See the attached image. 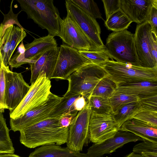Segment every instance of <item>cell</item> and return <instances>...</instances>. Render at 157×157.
<instances>
[{"instance_id":"cell-1","label":"cell","mask_w":157,"mask_h":157,"mask_svg":"<svg viewBox=\"0 0 157 157\" xmlns=\"http://www.w3.org/2000/svg\"><path fill=\"white\" fill-rule=\"evenodd\" d=\"M59 117H48L20 131V141L29 148L67 143L69 127L62 128L59 123Z\"/></svg>"},{"instance_id":"cell-2","label":"cell","mask_w":157,"mask_h":157,"mask_svg":"<svg viewBox=\"0 0 157 157\" xmlns=\"http://www.w3.org/2000/svg\"><path fill=\"white\" fill-rule=\"evenodd\" d=\"M21 11L28 18L31 19L43 29H46L53 37L59 36L63 19L52 0H16Z\"/></svg>"},{"instance_id":"cell-3","label":"cell","mask_w":157,"mask_h":157,"mask_svg":"<svg viewBox=\"0 0 157 157\" xmlns=\"http://www.w3.org/2000/svg\"><path fill=\"white\" fill-rule=\"evenodd\" d=\"M109 78L119 85L149 81H157V66L148 68L110 60L100 65Z\"/></svg>"},{"instance_id":"cell-4","label":"cell","mask_w":157,"mask_h":157,"mask_svg":"<svg viewBox=\"0 0 157 157\" xmlns=\"http://www.w3.org/2000/svg\"><path fill=\"white\" fill-rule=\"evenodd\" d=\"M105 47L111 59L120 63L140 66L134 35L127 30L113 32L110 34L106 39Z\"/></svg>"},{"instance_id":"cell-5","label":"cell","mask_w":157,"mask_h":157,"mask_svg":"<svg viewBox=\"0 0 157 157\" xmlns=\"http://www.w3.org/2000/svg\"><path fill=\"white\" fill-rule=\"evenodd\" d=\"M108 76L100 65L93 63L86 64L68 77V87L67 92L83 96L87 99L97 84Z\"/></svg>"},{"instance_id":"cell-6","label":"cell","mask_w":157,"mask_h":157,"mask_svg":"<svg viewBox=\"0 0 157 157\" xmlns=\"http://www.w3.org/2000/svg\"><path fill=\"white\" fill-rule=\"evenodd\" d=\"M51 82L41 72L33 83L27 94L19 105L10 112V118L14 119L45 103L52 94Z\"/></svg>"},{"instance_id":"cell-7","label":"cell","mask_w":157,"mask_h":157,"mask_svg":"<svg viewBox=\"0 0 157 157\" xmlns=\"http://www.w3.org/2000/svg\"><path fill=\"white\" fill-rule=\"evenodd\" d=\"M67 14L77 24L97 51L105 49L101 40V29L96 21L71 0L65 1Z\"/></svg>"},{"instance_id":"cell-8","label":"cell","mask_w":157,"mask_h":157,"mask_svg":"<svg viewBox=\"0 0 157 157\" xmlns=\"http://www.w3.org/2000/svg\"><path fill=\"white\" fill-rule=\"evenodd\" d=\"M90 110L87 103L73 118L69 127L66 143L67 147L80 152L84 146L88 145L89 140V123Z\"/></svg>"},{"instance_id":"cell-9","label":"cell","mask_w":157,"mask_h":157,"mask_svg":"<svg viewBox=\"0 0 157 157\" xmlns=\"http://www.w3.org/2000/svg\"><path fill=\"white\" fill-rule=\"evenodd\" d=\"M92 63L77 50L62 44L51 79L67 80L73 73L83 66Z\"/></svg>"},{"instance_id":"cell-10","label":"cell","mask_w":157,"mask_h":157,"mask_svg":"<svg viewBox=\"0 0 157 157\" xmlns=\"http://www.w3.org/2000/svg\"><path fill=\"white\" fill-rule=\"evenodd\" d=\"M61 97L52 93L48 100L43 105L17 118H10L11 129L15 132L48 118L50 113L60 102Z\"/></svg>"},{"instance_id":"cell-11","label":"cell","mask_w":157,"mask_h":157,"mask_svg":"<svg viewBox=\"0 0 157 157\" xmlns=\"http://www.w3.org/2000/svg\"><path fill=\"white\" fill-rule=\"evenodd\" d=\"M150 23L147 21L138 24L134 35L135 47L140 66L152 68L157 66L151 52L152 33Z\"/></svg>"},{"instance_id":"cell-12","label":"cell","mask_w":157,"mask_h":157,"mask_svg":"<svg viewBox=\"0 0 157 157\" xmlns=\"http://www.w3.org/2000/svg\"><path fill=\"white\" fill-rule=\"evenodd\" d=\"M30 88L24 79L21 73L13 72L9 67L6 74L5 105L10 112L21 103Z\"/></svg>"},{"instance_id":"cell-13","label":"cell","mask_w":157,"mask_h":157,"mask_svg":"<svg viewBox=\"0 0 157 157\" xmlns=\"http://www.w3.org/2000/svg\"><path fill=\"white\" fill-rule=\"evenodd\" d=\"M119 128L113 113L99 114L91 112L89 132V140L92 142L99 143L112 137L119 131Z\"/></svg>"},{"instance_id":"cell-14","label":"cell","mask_w":157,"mask_h":157,"mask_svg":"<svg viewBox=\"0 0 157 157\" xmlns=\"http://www.w3.org/2000/svg\"><path fill=\"white\" fill-rule=\"evenodd\" d=\"M59 37L67 45L80 51H97L77 24L67 14L63 19Z\"/></svg>"},{"instance_id":"cell-15","label":"cell","mask_w":157,"mask_h":157,"mask_svg":"<svg viewBox=\"0 0 157 157\" xmlns=\"http://www.w3.org/2000/svg\"><path fill=\"white\" fill-rule=\"evenodd\" d=\"M25 29L13 25L0 26V51L3 64L9 63L17 45L26 36Z\"/></svg>"},{"instance_id":"cell-16","label":"cell","mask_w":157,"mask_h":157,"mask_svg":"<svg viewBox=\"0 0 157 157\" xmlns=\"http://www.w3.org/2000/svg\"><path fill=\"white\" fill-rule=\"evenodd\" d=\"M139 140H144L131 132L119 130L112 137L93 144L88 148L86 154L91 157H101L115 151L126 144Z\"/></svg>"},{"instance_id":"cell-17","label":"cell","mask_w":157,"mask_h":157,"mask_svg":"<svg viewBox=\"0 0 157 157\" xmlns=\"http://www.w3.org/2000/svg\"><path fill=\"white\" fill-rule=\"evenodd\" d=\"M87 102V99L83 96L67 92L49 117H60L67 115L75 117L85 107Z\"/></svg>"},{"instance_id":"cell-18","label":"cell","mask_w":157,"mask_h":157,"mask_svg":"<svg viewBox=\"0 0 157 157\" xmlns=\"http://www.w3.org/2000/svg\"><path fill=\"white\" fill-rule=\"evenodd\" d=\"M155 0H120V8L138 24L148 21L151 6Z\"/></svg>"},{"instance_id":"cell-19","label":"cell","mask_w":157,"mask_h":157,"mask_svg":"<svg viewBox=\"0 0 157 157\" xmlns=\"http://www.w3.org/2000/svg\"><path fill=\"white\" fill-rule=\"evenodd\" d=\"M59 47H57L47 51L34 63L30 64L31 71L30 83H33L41 72L45 73L50 80L55 68Z\"/></svg>"},{"instance_id":"cell-20","label":"cell","mask_w":157,"mask_h":157,"mask_svg":"<svg viewBox=\"0 0 157 157\" xmlns=\"http://www.w3.org/2000/svg\"><path fill=\"white\" fill-rule=\"evenodd\" d=\"M119 130L131 132L142 138L157 143V128L146 123L132 118L124 123Z\"/></svg>"},{"instance_id":"cell-21","label":"cell","mask_w":157,"mask_h":157,"mask_svg":"<svg viewBox=\"0 0 157 157\" xmlns=\"http://www.w3.org/2000/svg\"><path fill=\"white\" fill-rule=\"evenodd\" d=\"M116 90L139 98L157 95V81H145L121 84L117 86Z\"/></svg>"},{"instance_id":"cell-22","label":"cell","mask_w":157,"mask_h":157,"mask_svg":"<svg viewBox=\"0 0 157 157\" xmlns=\"http://www.w3.org/2000/svg\"><path fill=\"white\" fill-rule=\"evenodd\" d=\"M29 157H91L86 153L74 151L67 147L56 144L43 145L36 149Z\"/></svg>"},{"instance_id":"cell-23","label":"cell","mask_w":157,"mask_h":157,"mask_svg":"<svg viewBox=\"0 0 157 157\" xmlns=\"http://www.w3.org/2000/svg\"><path fill=\"white\" fill-rule=\"evenodd\" d=\"M143 111L142 107L137 102H132L124 105L113 113L114 120L119 128L125 122Z\"/></svg>"},{"instance_id":"cell-24","label":"cell","mask_w":157,"mask_h":157,"mask_svg":"<svg viewBox=\"0 0 157 157\" xmlns=\"http://www.w3.org/2000/svg\"><path fill=\"white\" fill-rule=\"evenodd\" d=\"M132 22L120 8L108 17L105 24L109 30L117 32L127 29Z\"/></svg>"},{"instance_id":"cell-25","label":"cell","mask_w":157,"mask_h":157,"mask_svg":"<svg viewBox=\"0 0 157 157\" xmlns=\"http://www.w3.org/2000/svg\"><path fill=\"white\" fill-rule=\"evenodd\" d=\"M7 126L6 119L0 111V154L13 153L15 151Z\"/></svg>"},{"instance_id":"cell-26","label":"cell","mask_w":157,"mask_h":157,"mask_svg":"<svg viewBox=\"0 0 157 157\" xmlns=\"http://www.w3.org/2000/svg\"><path fill=\"white\" fill-rule=\"evenodd\" d=\"M117 85L108 76L102 79L90 94L94 96L109 99L116 91Z\"/></svg>"},{"instance_id":"cell-27","label":"cell","mask_w":157,"mask_h":157,"mask_svg":"<svg viewBox=\"0 0 157 157\" xmlns=\"http://www.w3.org/2000/svg\"><path fill=\"white\" fill-rule=\"evenodd\" d=\"M87 99L91 112L99 114L113 113L109 99L91 96H89Z\"/></svg>"},{"instance_id":"cell-28","label":"cell","mask_w":157,"mask_h":157,"mask_svg":"<svg viewBox=\"0 0 157 157\" xmlns=\"http://www.w3.org/2000/svg\"><path fill=\"white\" fill-rule=\"evenodd\" d=\"M139 98L126 95L116 90L109 98L113 113L121 106L131 102H137Z\"/></svg>"},{"instance_id":"cell-29","label":"cell","mask_w":157,"mask_h":157,"mask_svg":"<svg viewBox=\"0 0 157 157\" xmlns=\"http://www.w3.org/2000/svg\"><path fill=\"white\" fill-rule=\"evenodd\" d=\"M79 53L92 63L98 65L105 63L110 58L106 50L98 51H80Z\"/></svg>"},{"instance_id":"cell-30","label":"cell","mask_w":157,"mask_h":157,"mask_svg":"<svg viewBox=\"0 0 157 157\" xmlns=\"http://www.w3.org/2000/svg\"><path fill=\"white\" fill-rule=\"evenodd\" d=\"M91 17L95 19H102L97 3L92 0H71Z\"/></svg>"},{"instance_id":"cell-31","label":"cell","mask_w":157,"mask_h":157,"mask_svg":"<svg viewBox=\"0 0 157 157\" xmlns=\"http://www.w3.org/2000/svg\"><path fill=\"white\" fill-rule=\"evenodd\" d=\"M135 145L133 148V152L141 155L150 153H157V143L147 140Z\"/></svg>"},{"instance_id":"cell-32","label":"cell","mask_w":157,"mask_h":157,"mask_svg":"<svg viewBox=\"0 0 157 157\" xmlns=\"http://www.w3.org/2000/svg\"><path fill=\"white\" fill-rule=\"evenodd\" d=\"M137 102L142 107L143 111L157 112V95L139 98Z\"/></svg>"},{"instance_id":"cell-33","label":"cell","mask_w":157,"mask_h":157,"mask_svg":"<svg viewBox=\"0 0 157 157\" xmlns=\"http://www.w3.org/2000/svg\"><path fill=\"white\" fill-rule=\"evenodd\" d=\"M9 66L3 64L0 71V111L2 113L6 109L5 105V94L6 87V74Z\"/></svg>"},{"instance_id":"cell-34","label":"cell","mask_w":157,"mask_h":157,"mask_svg":"<svg viewBox=\"0 0 157 157\" xmlns=\"http://www.w3.org/2000/svg\"><path fill=\"white\" fill-rule=\"evenodd\" d=\"M157 128V112L143 111L133 117Z\"/></svg>"},{"instance_id":"cell-35","label":"cell","mask_w":157,"mask_h":157,"mask_svg":"<svg viewBox=\"0 0 157 157\" xmlns=\"http://www.w3.org/2000/svg\"><path fill=\"white\" fill-rule=\"evenodd\" d=\"M14 0H12L10 3L9 11L7 14H5L1 11L2 13L4 16V19L1 24L4 25H16L21 28L25 29L21 25L18 20V16L21 12V10L18 13L15 14L13 13L12 9V4Z\"/></svg>"},{"instance_id":"cell-36","label":"cell","mask_w":157,"mask_h":157,"mask_svg":"<svg viewBox=\"0 0 157 157\" xmlns=\"http://www.w3.org/2000/svg\"><path fill=\"white\" fill-rule=\"evenodd\" d=\"M106 19L108 17L120 9V0H102Z\"/></svg>"},{"instance_id":"cell-37","label":"cell","mask_w":157,"mask_h":157,"mask_svg":"<svg viewBox=\"0 0 157 157\" xmlns=\"http://www.w3.org/2000/svg\"><path fill=\"white\" fill-rule=\"evenodd\" d=\"M157 0H155L152 4L150 11L149 20L152 29L157 35Z\"/></svg>"},{"instance_id":"cell-38","label":"cell","mask_w":157,"mask_h":157,"mask_svg":"<svg viewBox=\"0 0 157 157\" xmlns=\"http://www.w3.org/2000/svg\"><path fill=\"white\" fill-rule=\"evenodd\" d=\"M151 52L153 59L157 63V35L153 31L152 33Z\"/></svg>"},{"instance_id":"cell-39","label":"cell","mask_w":157,"mask_h":157,"mask_svg":"<svg viewBox=\"0 0 157 157\" xmlns=\"http://www.w3.org/2000/svg\"><path fill=\"white\" fill-rule=\"evenodd\" d=\"M75 117L71 115H64L59 117V124L62 128H67L69 126L71 122Z\"/></svg>"},{"instance_id":"cell-40","label":"cell","mask_w":157,"mask_h":157,"mask_svg":"<svg viewBox=\"0 0 157 157\" xmlns=\"http://www.w3.org/2000/svg\"><path fill=\"white\" fill-rule=\"evenodd\" d=\"M0 157H21L13 153H7L0 154Z\"/></svg>"},{"instance_id":"cell-41","label":"cell","mask_w":157,"mask_h":157,"mask_svg":"<svg viewBox=\"0 0 157 157\" xmlns=\"http://www.w3.org/2000/svg\"><path fill=\"white\" fill-rule=\"evenodd\" d=\"M141 156L143 157H157V153H150L144 154Z\"/></svg>"},{"instance_id":"cell-42","label":"cell","mask_w":157,"mask_h":157,"mask_svg":"<svg viewBox=\"0 0 157 157\" xmlns=\"http://www.w3.org/2000/svg\"><path fill=\"white\" fill-rule=\"evenodd\" d=\"M126 157H143L141 155L135 154L132 152L127 155Z\"/></svg>"},{"instance_id":"cell-43","label":"cell","mask_w":157,"mask_h":157,"mask_svg":"<svg viewBox=\"0 0 157 157\" xmlns=\"http://www.w3.org/2000/svg\"><path fill=\"white\" fill-rule=\"evenodd\" d=\"M0 2H1V0H0ZM0 11L1 12V11L0 10Z\"/></svg>"}]
</instances>
